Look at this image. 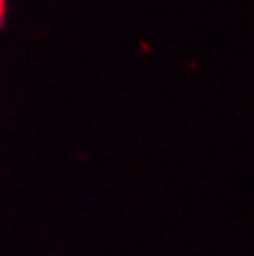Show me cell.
<instances>
[{"label": "cell", "mask_w": 254, "mask_h": 256, "mask_svg": "<svg viewBox=\"0 0 254 256\" xmlns=\"http://www.w3.org/2000/svg\"><path fill=\"white\" fill-rule=\"evenodd\" d=\"M2 11H4V0H0V16H2Z\"/></svg>", "instance_id": "6da1fadb"}]
</instances>
